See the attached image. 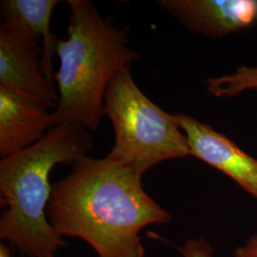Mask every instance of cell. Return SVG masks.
Here are the masks:
<instances>
[{
	"label": "cell",
	"instance_id": "9",
	"mask_svg": "<svg viewBox=\"0 0 257 257\" xmlns=\"http://www.w3.org/2000/svg\"><path fill=\"white\" fill-rule=\"evenodd\" d=\"M56 0H2L1 26L22 38L41 54V67L53 81V57L58 38L51 34V18Z\"/></svg>",
	"mask_w": 257,
	"mask_h": 257
},
{
	"label": "cell",
	"instance_id": "8",
	"mask_svg": "<svg viewBox=\"0 0 257 257\" xmlns=\"http://www.w3.org/2000/svg\"><path fill=\"white\" fill-rule=\"evenodd\" d=\"M36 99L0 85V156H13L37 143L55 123Z\"/></svg>",
	"mask_w": 257,
	"mask_h": 257
},
{
	"label": "cell",
	"instance_id": "4",
	"mask_svg": "<svg viewBox=\"0 0 257 257\" xmlns=\"http://www.w3.org/2000/svg\"><path fill=\"white\" fill-rule=\"evenodd\" d=\"M115 141L107 157L144 175L156 164L191 156L187 138L175 115L162 110L135 82L130 66L111 79L104 99Z\"/></svg>",
	"mask_w": 257,
	"mask_h": 257
},
{
	"label": "cell",
	"instance_id": "3",
	"mask_svg": "<svg viewBox=\"0 0 257 257\" xmlns=\"http://www.w3.org/2000/svg\"><path fill=\"white\" fill-rule=\"evenodd\" d=\"M68 38L56 43L58 102L52 112L55 126L69 123L88 131L98 128L104 99L114 75L139 58L128 44L130 27L104 19L89 0H69Z\"/></svg>",
	"mask_w": 257,
	"mask_h": 257
},
{
	"label": "cell",
	"instance_id": "1",
	"mask_svg": "<svg viewBox=\"0 0 257 257\" xmlns=\"http://www.w3.org/2000/svg\"><path fill=\"white\" fill-rule=\"evenodd\" d=\"M138 175L105 158L82 156L53 185L47 216L55 232L88 243L98 257H144L140 232L171 215Z\"/></svg>",
	"mask_w": 257,
	"mask_h": 257
},
{
	"label": "cell",
	"instance_id": "13",
	"mask_svg": "<svg viewBox=\"0 0 257 257\" xmlns=\"http://www.w3.org/2000/svg\"><path fill=\"white\" fill-rule=\"evenodd\" d=\"M0 257H15L13 254H12V252H11V250H10V248L5 245V244H1L0 245Z\"/></svg>",
	"mask_w": 257,
	"mask_h": 257
},
{
	"label": "cell",
	"instance_id": "7",
	"mask_svg": "<svg viewBox=\"0 0 257 257\" xmlns=\"http://www.w3.org/2000/svg\"><path fill=\"white\" fill-rule=\"evenodd\" d=\"M0 85L55 107L58 92L43 74L41 54L35 47L0 28Z\"/></svg>",
	"mask_w": 257,
	"mask_h": 257
},
{
	"label": "cell",
	"instance_id": "5",
	"mask_svg": "<svg viewBox=\"0 0 257 257\" xmlns=\"http://www.w3.org/2000/svg\"><path fill=\"white\" fill-rule=\"evenodd\" d=\"M175 117L187 138L191 156L228 175L257 198V159L211 125L184 113H176Z\"/></svg>",
	"mask_w": 257,
	"mask_h": 257
},
{
	"label": "cell",
	"instance_id": "12",
	"mask_svg": "<svg viewBox=\"0 0 257 257\" xmlns=\"http://www.w3.org/2000/svg\"><path fill=\"white\" fill-rule=\"evenodd\" d=\"M234 257H257V234L250 236L243 246L239 247Z\"/></svg>",
	"mask_w": 257,
	"mask_h": 257
},
{
	"label": "cell",
	"instance_id": "10",
	"mask_svg": "<svg viewBox=\"0 0 257 257\" xmlns=\"http://www.w3.org/2000/svg\"><path fill=\"white\" fill-rule=\"evenodd\" d=\"M206 88L216 97H232L246 90L257 89V67L240 66L230 75L205 80Z\"/></svg>",
	"mask_w": 257,
	"mask_h": 257
},
{
	"label": "cell",
	"instance_id": "6",
	"mask_svg": "<svg viewBox=\"0 0 257 257\" xmlns=\"http://www.w3.org/2000/svg\"><path fill=\"white\" fill-rule=\"evenodd\" d=\"M158 4L196 34L229 36L257 20L256 0H160Z\"/></svg>",
	"mask_w": 257,
	"mask_h": 257
},
{
	"label": "cell",
	"instance_id": "11",
	"mask_svg": "<svg viewBox=\"0 0 257 257\" xmlns=\"http://www.w3.org/2000/svg\"><path fill=\"white\" fill-rule=\"evenodd\" d=\"M178 251L184 257H213V248L203 238L190 239Z\"/></svg>",
	"mask_w": 257,
	"mask_h": 257
},
{
	"label": "cell",
	"instance_id": "2",
	"mask_svg": "<svg viewBox=\"0 0 257 257\" xmlns=\"http://www.w3.org/2000/svg\"><path fill=\"white\" fill-rule=\"evenodd\" d=\"M92 147L89 131L63 123L37 143L0 162V238L30 257H55L65 242L47 216L56 165L74 164Z\"/></svg>",
	"mask_w": 257,
	"mask_h": 257
}]
</instances>
